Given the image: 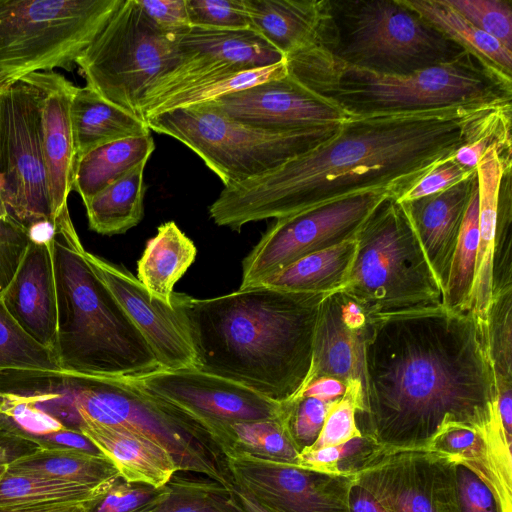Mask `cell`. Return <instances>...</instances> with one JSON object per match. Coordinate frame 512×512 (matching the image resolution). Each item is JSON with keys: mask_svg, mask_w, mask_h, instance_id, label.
Masks as SVG:
<instances>
[{"mask_svg": "<svg viewBox=\"0 0 512 512\" xmlns=\"http://www.w3.org/2000/svg\"><path fill=\"white\" fill-rule=\"evenodd\" d=\"M121 0H0V86L72 70Z\"/></svg>", "mask_w": 512, "mask_h": 512, "instance_id": "obj_9", "label": "cell"}, {"mask_svg": "<svg viewBox=\"0 0 512 512\" xmlns=\"http://www.w3.org/2000/svg\"><path fill=\"white\" fill-rule=\"evenodd\" d=\"M354 481L387 512H459L454 462L430 450L383 448Z\"/></svg>", "mask_w": 512, "mask_h": 512, "instance_id": "obj_15", "label": "cell"}, {"mask_svg": "<svg viewBox=\"0 0 512 512\" xmlns=\"http://www.w3.org/2000/svg\"><path fill=\"white\" fill-rule=\"evenodd\" d=\"M154 150L151 134L96 147L76 161L72 190L85 202L137 166L146 164Z\"/></svg>", "mask_w": 512, "mask_h": 512, "instance_id": "obj_30", "label": "cell"}, {"mask_svg": "<svg viewBox=\"0 0 512 512\" xmlns=\"http://www.w3.org/2000/svg\"><path fill=\"white\" fill-rule=\"evenodd\" d=\"M115 480L102 486L92 487L50 477L14 472L7 468L0 478V508L83 504L96 498Z\"/></svg>", "mask_w": 512, "mask_h": 512, "instance_id": "obj_35", "label": "cell"}, {"mask_svg": "<svg viewBox=\"0 0 512 512\" xmlns=\"http://www.w3.org/2000/svg\"><path fill=\"white\" fill-rule=\"evenodd\" d=\"M390 197L387 192L373 191L275 219L243 259L239 289L256 286L307 255L354 239L370 215Z\"/></svg>", "mask_w": 512, "mask_h": 512, "instance_id": "obj_13", "label": "cell"}, {"mask_svg": "<svg viewBox=\"0 0 512 512\" xmlns=\"http://www.w3.org/2000/svg\"><path fill=\"white\" fill-rule=\"evenodd\" d=\"M510 120L511 118H507L501 121L489 131L459 147L453 159L465 169L475 170L489 147L494 144H511Z\"/></svg>", "mask_w": 512, "mask_h": 512, "instance_id": "obj_52", "label": "cell"}, {"mask_svg": "<svg viewBox=\"0 0 512 512\" xmlns=\"http://www.w3.org/2000/svg\"><path fill=\"white\" fill-rule=\"evenodd\" d=\"M79 431L127 482L160 488L180 472L176 461L164 447L140 433L92 422H84Z\"/></svg>", "mask_w": 512, "mask_h": 512, "instance_id": "obj_26", "label": "cell"}, {"mask_svg": "<svg viewBox=\"0 0 512 512\" xmlns=\"http://www.w3.org/2000/svg\"><path fill=\"white\" fill-rule=\"evenodd\" d=\"M283 55L251 29L217 30L190 26L174 37L173 58L151 83L139 106L146 114L163 99L207 79L269 66Z\"/></svg>", "mask_w": 512, "mask_h": 512, "instance_id": "obj_14", "label": "cell"}, {"mask_svg": "<svg viewBox=\"0 0 512 512\" xmlns=\"http://www.w3.org/2000/svg\"><path fill=\"white\" fill-rule=\"evenodd\" d=\"M2 370L63 369L54 352L24 331L0 297V371Z\"/></svg>", "mask_w": 512, "mask_h": 512, "instance_id": "obj_39", "label": "cell"}, {"mask_svg": "<svg viewBox=\"0 0 512 512\" xmlns=\"http://www.w3.org/2000/svg\"><path fill=\"white\" fill-rule=\"evenodd\" d=\"M356 251L340 289L372 317L435 308L442 289L402 205L387 198L355 236Z\"/></svg>", "mask_w": 512, "mask_h": 512, "instance_id": "obj_6", "label": "cell"}, {"mask_svg": "<svg viewBox=\"0 0 512 512\" xmlns=\"http://www.w3.org/2000/svg\"><path fill=\"white\" fill-rule=\"evenodd\" d=\"M168 484L156 488L117 478L105 491L85 505V512H140L165 499Z\"/></svg>", "mask_w": 512, "mask_h": 512, "instance_id": "obj_43", "label": "cell"}, {"mask_svg": "<svg viewBox=\"0 0 512 512\" xmlns=\"http://www.w3.org/2000/svg\"><path fill=\"white\" fill-rule=\"evenodd\" d=\"M486 342L495 378L512 380V288L492 297Z\"/></svg>", "mask_w": 512, "mask_h": 512, "instance_id": "obj_41", "label": "cell"}, {"mask_svg": "<svg viewBox=\"0 0 512 512\" xmlns=\"http://www.w3.org/2000/svg\"><path fill=\"white\" fill-rule=\"evenodd\" d=\"M18 456L11 448L0 443V478L7 469V465Z\"/></svg>", "mask_w": 512, "mask_h": 512, "instance_id": "obj_59", "label": "cell"}, {"mask_svg": "<svg viewBox=\"0 0 512 512\" xmlns=\"http://www.w3.org/2000/svg\"><path fill=\"white\" fill-rule=\"evenodd\" d=\"M250 29L283 57L300 50L328 47L333 36L331 1L244 0Z\"/></svg>", "mask_w": 512, "mask_h": 512, "instance_id": "obj_24", "label": "cell"}, {"mask_svg": "<svg viewBox=\"0 0 512 512\" xmlns=\"http://www.w3.org/2000/svg\"><path fill=\"white\" fill-rule=\"evenodd\" d=\"M197 249L174 221L161 224L137 262V279L150 295L172 305L174 286L195 261Z\"/></svg>", "mask_w": 512, "mask_h": 512, "instance_id": "obj_28", "label": "cell"}, {"mask_svg": "<svg viewBox=\"0 0 512 512\" xmlns=\"http://www.w3.org/2000/svg\"><path fill=\"white\" fill-rule=\"evenodd\" d=\"M363 368L359 430L382 448L427 450L451 425L511 447L497 419L486 328L471 312L441 305L372 318Z\"/></svg>", "mask_w": 512, "mask_h": 512, "instance_id": "obj_2", "label": "cell"}, {"mask_svg": "<svg viewBox=\"0 0 512 512\" xmlns=\"http://www.w3.org/2000/svg\"><path fill=\"white\" fill-rule=\"evenodd\" d=\"M70 114L76 161L103 144L151 134L145 120L105 100L87 85L76 86Z\"/></svg>", "mask_w": 512, "mask_h": 512, "instance_id": "obj_27", "label": "cell"}, {"mask_svg": "<svg viewBox=\"0 0 512 512\" xmlns=\"http://www.w3.org/2000/svg\"><path fill=\"white\" fill-rule=\"evenodd\" d=\"M0 177L8 213L30 228L53 222L37 88L21 78L0 86Z\"/></svg>", "mask_w": 512, "mask_h": 512, "instance_id": "obj_12", "label": "cell"}, {"mask_svg": "<svg viewBox=\"0 0 512 512\" xmlns=\"http://www.w3.org/2000/svg\"><path fill=\"white\" fill-rule=\"evenodd\" d=\"M510 195L498 202L492 258V297L512 288V232Z\"/></svg>", "mask_w": 512, "mask_h": 512, "instance_id": "obj_47", "label": "cell"}, {"mask_svg": "<svg viewBox=\"0 0 512 512\" xmlns=\"http://www.w3.org/2000/svg\"><path fill=\"white\" fill-rule=\"evenodd\" d=\"M288 74L285 59L275 64L229 73L207 79L181 90L159 102L144 117V120L176 108L187 107L219 99Z\"/></svg>", "mask_w": 512, "mask_h": 512, "instance_id": "obj_37", "label": "cell"}, {"mask_svg": "<svg viewBox=\"0 0 512 512\" xmlns=\"http://www.w3.org/2000/svg\"><path fill=\"white\" fill-rule=\"evenodd\" d=\"M190 26L217 30L250 29L244 0H186Z\"/></svg>", "mask_w": 512, "mask_h": 512, "instance_id": "obj_46", "label": "cell"}, {"mask_svg": "<svg viewBox=\"0 0 512 512\" xmlns=\"http://www.w3.org/2000/svg\"><path fill=\"white\" fill-rule=\"evenodd\" d=\"M478 184L469 201L452 258L442 306L467 312L474 283L479 244Z\"/></svg>", "mask_w": 512, "mask_h": 512, "instance_id": "obj_36", "label": "cell"}, {"mask_svg": "<svg viewBox=\"0 0 512 512\" xmlns=\"http://www.w3.org/2000/svg\"><path fill=\"white\" fill-rule=\"evenodd\" d=\"M7 468L14 472L92 487L105 485L120 477L105 456L74 449L33 447L12 460Z\"/></svg>", "mask_w": 512, "mask_h": 512, "instance_id": "obj_32", "label": "cell"}, {"mask_svg": "<svg viewBox=\"0 0 512 512\" xmlns=\"http://www.w3.org/2000/svg\"><path fill=\"white\" fill-rule=\"evenodd\" d=\"M472 25L512 50V7L505 0H444Z\"/></svg>", "mask_w": 512, "mask_h": 512, "instance_id": "obj_44", "label": "cell"}, {"mask_svg": "<svg viewBox=\"0 0 512 512\" xmlns=\"http://www.w3.org/2000/svg\"><path fill=\"white\" fill-rule=\"evenodd\" d=\"M325 296L259 285L207 299L174 292L172 302L189 334L196 369L281 403L307 383Z\"/></svg>", "mask_w": 512, "mask_h": 512, "instance_id": "obj_3", "label": "cell"}, {"mask_svg": "<svg viewBox=\"0 0 512 512\" xmlns=\"http://www.w3.org/2000/svg\"><path fill=\"white\" fill-rule=\"evenodd\" d=\"M213 101L233 119L276 130L338 125L354 115L309 91L288 74Z\"/></svg>", "mask_w": 512, "mask_h": 512, "instance_id": "obj_19", "label": "cell"}, {"mask_svg": "<svg viewBox=\"0 0 512 512\" xmlns=\"http://www.w3.org/2000/svg\"><path fill=\"white\" fill-rule=\"evenodd\" d=\"M127 379L184 410L207 433L214 425L269 419L281 413V403L196 368L161 369Z\"/></svg>", "mask_w": 512, "mask_h": 512, "instance_id": "obj_17", "label": "cell"}, {"mask_svg": "<svg viewBox=\"0 0 512 512\" xmlns=\"http://www.w3.org/2000/svg\"><path fill=\"white\" fill-rule=\"evenodd\" d=\"M147 19L162 34L175 37L190 27L186 0H136Z\"/></svg>", "mask_w": 512, "mask_h": 512, "instance_id": "obj_51", "label": "cell"}, {"mask_svg": "<svg viewBox=\"0 0 512 512\" xmlns=\"http://www.w3.org/2000/svg\"><path fill=\"white\" fill-rule=\"evenodd\" d=\"M141 164L84 203L89 228L101 235L123 234L144 215V168Z\"/></svg>", "mask_w": 512, "mask_h": 512, "instance_id": "obj_34", "label": "cell"}, {"mask_svg": "<svg viewBox=\"0 0 512 512\" xmlns=\"http://www.w3.org/2000/svg\"><path fill=\"white\" fill-rule=\"evenodd\" d=\"M167 484L168 496L140 512H238L230 489L210 478L186 477L178 472Z\"/></svg>", "mask_w": 512, "mask_h": 512, "instance_id": "obj_38", "label": "cell"}, {"mask_svg": "<svg viewBox=\"0 0 512 512\" xmlns=\"http://www.w3.org/2000/svg\"><path fill=\"white\" fill-rule=\"evenodd\" d=\"M52 223L29 228V245L0 297L24 331L55 354L58 310L51 247Z\"/></svg>", "mask_w": 512, "mask_h": 512, "instance_id": "obj_20", "label": "cell"}, {"mask_svg": "<svg viewBox=\"0 0 512 512\" xmlns=\"http://www.w3.org/2000/svg\"><path fill=\"white\" fill-rule=\"evenodd\" d=\"M496 414L503 435L512 443V380L496 379Z\"/></svg>", "mask_w": 512, "mask_h": 512, "instance_id": "obj_54", "label": "cell"}, {"mask_svg": "<svg viewBox=\"0 0 512 512\" xmlns=\"http://www.w3.org/2000/svg\"><path fill=\"white\" fill-rule=\"evenodd\" d=\"M230 499L238 512H270L251 497L237 489L233 484L230 488Z\"/></svg>", "mask_w": 512, "mask_h": 512, "instance_id": "obj_58", "label": "cell"}, {"mask_svg": "<svg viewBox=\"0 0 512 512\" xmlns=\"http://www.w3.org/2000/svg\"><path fill=\"white\" fill-rule=\"evenodd\" d=\"M474 172L475 170H467L459 165L452 156L431 169L396 201L409 202L436 194L466 179Z\"/></svg>", "mask_w": 512, "mask_h": 512, "instance_id": "obj_50", "label": "cell"}, {"mask_svg": "<svg viewBox=\"0 0 512 512\" xmlns=\"http://www.w3.org/2000/svg\"><path fill=\"white\" fill-rule=\"evenodd\" d=\"M30 240L28 228L11 215L0 217V296L13 279Z\"/></svg>", "mask_w": 512, "mask_h": 512, "instance_id": "obj_48", "label": "cell"}, {"mask_svg": "<svg viewBox=\"0 0 512 512\" xmlns=\"http://www.w3.org/2000/svg\"><path fill=\"white\" fill-rule=\"evenodd\" d=\"M208 434L223 457H252L261 460L298 464L295 446L281 413L269 419L218 424Z\"/></svg>", "mask_w": 512, "mask_h": 512, "instance_id": "obj_29", "label": "cell"}, {"mask_svg": "<svg viewBox=\"0 0 512 512\" xmlns=\"http://www.w3.org/2000/svg\"><path fill=\"white\" fill-rule=\"evenodd\" d=\"M476 187L475 170L466 179L441 192L400 203L442 292L447 284L464 216Z\"/></svg>", "mask_w": 512, "mask_h": 512, "instance_id": "obj_23", "label": "cell"}, {"mask_svg": "<svg viewBox=\"0 0 512 512\" xmlns=\"http://www.w3.org/2000/svg\"><path fill=\"white\" fill-rule=\"evenodd\" d=\"M511 144L488 148L475 170L478 184L479 244L468 311L486 326L492 301V258L499 196L504 177L510 174Z\"/></svg>", "mask_w": 512, "mask_h": 512, "instance_id": "obj_25", "label": "cell"}, {"mask_svg": "<svg viewBox=\"0 0 512 512\" xmlns=\"http://www.w3.org/2000/svg\"><path fill=\"white\" fill-rule=\"evenodd\" d=\"M84 257L142 334L161 369L196 368L189 334L173 302L168 305L152 297L126 269L86 250Z\"/></svg>", "mask_w": 512, "mask_h": 512, "instance_id": "obj_18", "label": "cell"}, {"mask_svg": "<svg viewBox=\"0 0 512 512\" xmlns=\"http://www.w3.org/2000/svg\"><path fill=\"white\" fill-rule=\"evenodd\" d=\"M284 59L295 81L354 115L511 103L512 77L467 51L402 75L349 65L324 46L309 47Z\"/></svg>", "mask_w": 512, "mask_h": 512, "instance_id": "obj_4", "label": "cell"}, {"mask_svg": "<svg viewBox=\"0 0 512 512\" xmlns=\"http://www.w3.org/2000/svg\"><path fill=\"white\" fill-rule=\"evenodd\" d=\"M338 59L383 74H409L449 61L460 53L447 39L398 0L331 1Z\"/></svg>", "mask_w": 512, "mask_h": 512, "instance_id": "obj_10", "label": "cell"}, {"mask_svg": "<svg viewBox=\"0 0 512 512\" xmlns=\"http://www.w3.org/2000/svg\"><path fill=\"white\" fill-rule=\"evenodd\" d=\"M76 409L84 422L126 428L164 447L180 472H195L232 487L225 459L191 415L127 378L75 372Z\"/></svg>", "mask_w": 512, "mask_h": 512, "instance_id": "obj_8", "label": "cell"}, {"mask_svg": "<svg viewBox=\"0 0 512 512\" xmlns=\"http://www.w3.org/2000/svg\"><path fill=\"white\" fill-rule=\"evenodd\" d=\"M454 470L459 512H504L493 491L473 471L459 462H454Z\"/></svg>", "mask_w": 512, "mask_h": 512, "instance_id": "obj_49", "label": "cell"}, {"mask_svg": "<svg viewBox=\"0 0 512 512\" xmlns=\"http://www.w3.org/2000/svg\"><path fill=\"white\" fill-rule=\"evenodd\" d=\"M35 448L74 449L95 455H103L97 447L79 430L65 429L35 438L29 442Z\"/></svg>", "mask_w": 512, "mask_h": 512, "instance_id": "obj_53", "label": "cell"}, {"mask_svg": "<svg viewBox=\"0 0 512 512\" xmlns=\"http://www.w3.org/2000/svg\"><path fill=\"white\" fill-rule=\"evenodd\" d=\"M196 153L224 186L263 174L332 136L340 124L276 130L224 114L214 101L176 108L146 120Z\"/></svg>", "mask_w": 512, "mask_h": 512, "instance_id": "obj_7", "label": "cell"}, {"mask_svg": "<svg viewBox=\"0 0 512 512\" xmlns=\"http://www.w3.org/2000/svg\"><path fill=\"white\" fill-rule=\"evenodd\" d=\"M332 403L301 395L281 402L285 425L299 452L315 443Z\"/></svg>", "mask_w": 512, "mask_h": 512, "instance_id": "obj_45", "label": "cell"}, {"mask_svg": "<svg viewBox=\"0 0 512 512\" xmlns=\"http://www.w3.org/2000/svg\"><path fill=\"white\" fill-rule=\"evenodd\" d=\"M9 215L10 214L8 213L6 206L4 204V201H3L2 184H1V177H0V217H7Z\"/></svg>", "mask_w": 512, "mask_h": 512, "instance_id": "obj_60", "label": "cell"}, {"mask_svg": "<svg viewBox=\"0 0 512 512\" xmlns=\"http://www.w3.org/2000/svg\"><path fill=\"white\" fill-rule=\"evenodd\" d=\"M355 251L354 238L307 255L265 278L256 286L300 293H334L344 286Z\"/></svg>", "mask_w": 512, "mask_h": 512, "instance_id": "obj_31", "label": "cell"}, {"mask_svg": "<svg viewBox=\"0 0 512 512\" xmlns=\"http://www.w3.org/2000/svg\"><path fill=\"white\" fill-rule=\"evenodd\" d=\"M51 247L58 310L55 355L60 367L111 378L161 370L142 334L86 262L68 207L53 220Z\"/></svg>", "mask_w": 512, "mask_h": 512, "instance_id": "obj_5", "label": "cell"}, {"mask_svg": "<svg viewBox=\"0 0 512 512\" xmlns=\"http://www.w3.org/2000/svg\"><path fill=\"white\" fill-rule=\"evenodd\" d=\"M383 448L362 434L349 441L299 453L297 466L338 475H356Z\"/></svg>", "mask_w": 512, "mask_h": 512, "instance_id": "obj_40", "label": "cell"}, {"mask_svg": "<svg viewBox=\"0 0 512 512\" xmlns=\"http://www.w3.org/2000/svg\"><path fill=\"white\" fill-rule=\"evenodd\" d=\"M346 389L347 384L344 382L334 377L322 376L310 381L297 396L315 397L334 402L344 395Z\"/></svg>", "mask_w": 512, "mask_h": 512, "instance_id": "obj_55", "label": "cell"}, {"mask_svg": "<svg viewBox=\"0 0 512 512\" xmlns=\"http://www.w3.org/2000/svg\"><path fill=\"white\" fill-rule=\"evenodd\" d=\"M173 53L174 37L158 31L136 0H121L76 66L88 87L141 118L140 102Z\"/></svg>", "mask_w": 512, "mask_h": 512, "instance_id": "obj_11", "label": "cell"}, {"mask_svg": "<svg viewBox=\"0 0 512 512\" xmlns=\"http://www.w3.org/2000/svg\"><path fill=\"white\" fill-rule=\"evenodd\" d=\"M83 504H47L0 508V512H85Z\"/></svg>", "mask_w": 512, "mask_h": 512, "instance_id": "obj_57", "label": "cell"}, {"mask_svg": "<svg viewBox=\"0 0 512 512\" xmlns=\"http://www.w3.org/2000/svg\"><path fill=\"white\" fill-rule=\"evenodd\" d=\"M371 320L362 306L343 291L326 295L319 309L306 385L329 376L345 384L359 381L364 386V344Z\"/></svg>", "mask_w": 512, "mask_h": 512, "instance_id": "obj_21", "label": "cell"}, {"mask_svg": "<svg viewBox=\"0 0 512 512\" xmlns=\"http://www.w3.org/2000/svg\"><path fill=\"white\" fill-rule=\"evenodd\" d=\"M232 484L270 512H348L355 475L252 457H224Z\"/></svg>", "mask_w": 512, "mask_h": 512, "instance_id": "obj_16", "label": "cell"}, {"mask_svg": "<svg viewBox=\"0 0 512 512\" xmlns=\"http://www.w3.org/2000/svg\"><path fill=\"white\" fill-rule=\"evenodd\" d=\"M348 512H387L364 487L353 481L348 495Z\"/></svg>", "mask_w": 512, "mask_h": 512, "instance_id": "obj_56", "label": "cell"}, {"mask_svg": "<svg viewBox=\"0 0 512 512\" xmlns=\"http://www.w3.org/2000/svg\"><path fill=\"white\" fill-rule=\"evenodd\" d=\"M511 112V103L355 114L335 133L279 166L224 186L209 206L218 226L293 216L358 194L398 200L462 145Z\"/></svg>", "mask_w": 512, "mask_h": 512, "instance_id": "obj_1", "label": "cell"}, {"mask_svg": "<svg viewBox=\"0 0 512 512\" xmlns=\"http://www.w3.org/2000/svg\"><path fill=\"white\" fill-rule=\"evenodd\" d=\"M461 49L511 77L512 50L465 20L444 0H398Z\"/></svg>", "mask_w": 512, "mask_h": 512, "instance_id": "obj_33", "label": "cell"}, {"mask_svg": "<svg viewBox=\"0 0 512 512\" xmlns=\"http://www.w3.org/2000/svg\"><path fill=\"white\" fill-rule=\"evenodd\" d=\"M40 94L41 138L52 219L67 207L76 153L70 106L76 86L60 73L36 72L25 77Z\"/></svg>", "mask_w": 512, "mask_h": 512, "instance_id": "obj_22", "label": "cell"}, {"mask_svg": "<svg viewBox=\"0 0 512 512\" xmlns=\"http://www.w3.org/2000/svg\"><path fill=\"white\" fill-rule=\"evenodd\" d=\"M363 409V384L359 381L348 383L344 395L330 405L322 430L315 443L308 449L339 445L361 436L357 414Z\"/></svg>", "mask_w": 512, "mask_h": 512, "instance_id": "obj_42", "label": "cell"}]
</instances>
